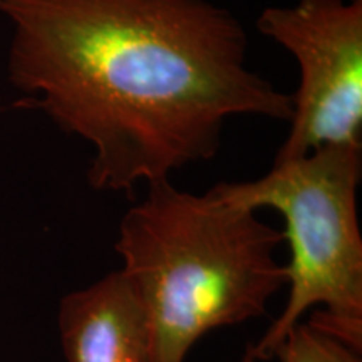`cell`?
<instances>
[{
    "mask_svg": "<svg viewBox=\"0 0 362 362\" xmlns=\"http://www.w3.org/2000/svg\"><path fill=\"white\" fill-rule=\"evenodd\" d=\"M272 357H277L280 362H362L361 351L347 346L312 320L292 325Z\"/></svg>",
    "mask_w": 362,
    "mask_h": 362,
    "instance_id": "cell-6",
    "label": "cell"
},
{
    "mask_svg": "<svg viewBox=\"0 0 362 362\" xmlns=\"http://www.w3.org/2000/svg\"><path fill=\"white\" fill-rule=\"evenodd\" d=\"M57 327L67 362H153L148 315L121 270L62 297Z\"/></svg>",
    "mask_w": 362,
    "mask_h": 362,
    "instance_id": "cell-5",
    "label": "cell"
},
{
    "mask_svg": "<svg viewBox=\"0 0 362 362\" xmlns=\"http://www.w3.org/2000/svg\"><path fill=\"white\" fill-rule=\"evenodd\" d=\"M257 30L296 59L291 131L274 165L325 146H362V0H297L267 7Z\"/></svg>",
    "mask_w": 362,
    "mask_h": 362,
    "instance_id": "cell-4",
    "label": "cell"
},
{
    "mask_svg": "<svg viewBox=\"0 0 362 362\" xmlns=\"http://www.w3.org/2000/svg\"><path fill=\"white\" fill-rule=\"evenodd\" d=\"M242 362H257V361H255V357H253V354H252V349H250V346L247 347V351H245V356H243Z\"/></svg>",
    "mask_w": 362,
    "mask_h": 362,
    "instance_id": "cell-7",
    "label": "cell"
},
{
    "mask_svg": "<svg viewBox=\"0 0 362 362\" xmlns=\"http://www.w3.org/2000/svg\"><path fill=\"white\" fill-rule=\"evenodd\" d=\"M362 146H325L298 160L274 165L253 181L218 183L216 197L259 211L274 208L285 221L291 247L288 298L264 337L250 346L255 361L272 359L287 330L310 309L312 322L362 347V237L357 188Z\"/></svg>",
    "mask_w": 362,
    "mask_h": 362,
    "instance_id": "cell-3",
    "label": "cell"
},
{
    "mask_svg": "<svg viewBox=\"0 0 362 362\" xmlns=\"http://www.w3.org/2000/svg\"><path fill=\"white\" fill-rule=\"evenodd\" d=\"M282 242L259 211L211 189L148 185L121 218L115 250L148 315L153 362H185L210 330L264 315L288 282Z\"/></svg>",
    "mask_w": 362,
    "mask_h": 362,
    "instance_id": "cell-2",
    "label": "cell"
},
{
    "mask_svg": "<svg viewBox=\"0 0 362 362\" xmlns=\"http://www.w3.org/2000/svg\"><path fill=\"white\" fill-rule=\"evenodd\" d=\"M17 106L93 146L89 185L133 192L218 153L226 121H291L292 94L248 69V40L210 0H0Z\"/></svg>",
    "mask_w": 362,
    "mask_h": 362,
    "instance_id": "cell-1",
    "label": "cell"
}]
</instances>
